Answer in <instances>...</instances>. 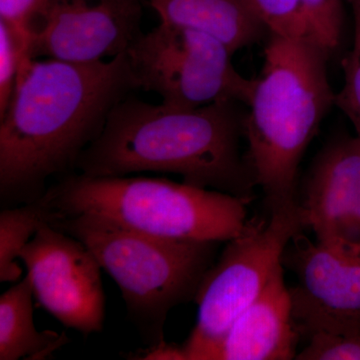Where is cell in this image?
Returning a JSON list of instances; mask_svg holds the SVG:
<instances>
[{
    "instance_id": "6da1fadb",
    "label": "cell",
    "mask_w": 360,
    "mask_h": 360,
    "mask_svg": "<svg viewBox=\"0 0 360 360\" xmlns=\"http://www.w3.org/2000/svg\"><path fill=\"white\" fill-rule=\"evenodd\" d=\"M134 90L127 52L90 63L23 59L0 117L2 200L41 198L46 180L75 168L113 108Z\"/></svg>"
},
{
    "instance_id": "7a4b0ae2",
    "label": "cell",
    "mask_w": 360,
    "mask_h": 360,
    "mask_svg": "<svg viewBox=\"0 0 360 360\" xmlns=\"http://www.w3.org/2000/svg\"><path fill=\"white\" fill-rule=\"evenodd\" d=\"M239 104L224 101L186 110L129 94L111 110L75 168L92 177L174 174L191 186L248 198L255 181L239 151L245 118Z\"/></svg>"
},
{
    "instance_id": "3957f363",
    "label": "cell",
    "mask_w": 360,
    "mask_h": 360,
    "mask_svg": "<svg viewBox=\"0 0 360 360\" xmlns=\"http://www.w3.org/2000/svg\"><path fill=\"white\" fill-rule=\"evenodd\" d=\"M329 54L307 37L269 34L246 105V162L270 208L295 202L298 167L331 106Z\"/></svg>"
},
{
    "instance_id": "277c9868",
    "label": "cell",
    "mask_w": 360,
    "mask_h": 360,
    "mask_svg": "<svg viewBox=\"0 0 360 360\" xmlns=\"http://www.w3.org/2000/svg\"><path fill=\"white\" fill-rule=\"evenodd\" d=\"M44 196L56 217L89 213L162 238L229 241L248 222V198L158 177L70 174Z\"/></svg>"
},
{
    "instance_id": "5b68a950",
    "label": "cell",
    "mask_w": 360,
    "mask_h": 360,
    "mask_svg": "<svg viewBox=\"0 0 360 360\" xmlns=\"http://www.w3.org/2000/svg\"><path fill=\"white\" fill-rule=\"evenodd\" d=\"M51 225L91 251L153 347L165 341L168 312L195 297L219 243L158 238L89 213L58 217Z\"/></svg>"
},
{
    "instance_id": "8992f818",
    "label": "cell",
    "mask_w": 360,
    "mask_h": 360,
    "mask_svg": "<svg viewBox=\"0 0 360 360\" xmlns=\"http://www.w3.org/2000/svg\"><path fill=\"white\" fill-rule=\"evenodd\" d=\"M269 219L248 221L227 241L206 272L194 300L195 326L181 347L184 360H208L227 329L255 302L281 264L286 248L304 229L296 202L270 208Z\"/></svg>"
},
{
    "instance_id": "52a82bcc",
    "label": "cell",
    "mask_w": 360,
    "mask_h": 360,
    "mask_svg": "<svg viewBox=\"0 0 360 360\" xmlns=\"http://www.w3.org/2000/svg\"><path fill=\"white\" fill-rule=\"evenodd\" d=\"M232 54L214 37L162 22L127 51L137 90L186 110L224 101L248 103L253 79L236 70Z\"/></svg>"
},
{
    "instance_id": "ba28073f",
    "label": "cell",
    "mask_w": 360,
    "mask_h": 360,
    "mask_svg": "<svg viewBox=\"0 0 360 360\" xmlns=\"http://www.w3.org/2000/svg\"><path fill=\"white\" fill-rule=\"evenodd\" d=\"M20 259L42 309L85 336L103 331L101 266L82 241L45 224L21 250Z\"/></svg>"
},
{
    "instance_id": "9c48e42d",
    "label": "cell",
    "mask_w": 360,
    "mask_h": 360,
    "mask_svg": "<svg viewBox=\"0 0 360 360\" xmlns=\"http://www.w3.org/2000/svg\"><path fill=\"white\" fill-rule=\"evenodd\" d=\"M143 0H49L28 33L27 58L90 63L127 52Z\"/></svg>"
},
{
    "instance_id": "30bf717a",
    "label": "cell",
    "mask_w": 360,
    "mask_h": 360,
    "mask_svg": "<svg viewBox=\"0 0 360 360\" xmlns=\"http://www.w3.org/2000/svg\"><path fill=\"white\" fill-rule=\"evenodd\" d=\"M283 260L296 277L290 292L300 335L360 331V255L310 240L300 232Z\"/></svg>"
},
{
    "instance_id": "8fae6325",
    "label": "cell",
    "mask_w": 360,
    "mask_h": 360,
    "mask_svg": "<svg viewBox=\"0 0 360 360\" xmlns=\"http://www.w3.org/2000/svg\"><path fill=\"white\" fill-rule=\"evenodd\" d=\"M300 205L315 240L360 255V139H341L315 161Z\"/></svg>"
},
{
    "instance_id": "7c38bea8",
    "label": "cell",
    "mask_w": 360,
    "mask_h": 360,
    "mask_svg": "<svg viewBox=\"0 0 360 360\" xmlns=\"http://www.w3.org/2000/svg\"><path fill=\"white\" fill-rule=\"evenodd\" d=\"M298 336L283 264L257 300L232 322L208 360L295 359Z\"/></svg>"
},
{
    "instance_id": "4fadbf2b",
    "label": "cell",
    "mask_w": 360,
    "mask_h": 360,
    "mask_svg": "<svg viewBox=\"0 0 360 360\" xmlns=\"http://www.w3.org/2000/svg\"><path fill=\"white\" fill-rule=\"evenodd\" d=\"M160 22L214 37L232 53L269 34L245 0H148Z\"/></svg>"
},
{
    "instance_id": "5bb4252c",
    "label": "cell",
    "mask_w": 360,
    "mask_h": 360,
    "mask_svg": "<svg viewBox=\"0 0 360 360\" xmlns=\"http://www.w3.org/2000/svg\"><path fill=\"white\" fill-rule=\"evenodd\" d=\"M27 276L0 296V360H44L70 342L65 333L39 331Z\"/></svg>"
},
{
    "instance_id": "9a60e30c",
    "label": "cell",
    "mask_w": 360,
    "mask_h": 360,
    "mask_svg": "<svg viewBox=\"0 0 360 360\" xmlns=\"http://www.w3.org/2000/svg\"><path fill=\"white\" fill-rule=\"evenodd\" d=\"M56 213L44 195L0 213V281L15 283L22 269L16 259L40 227L52 224Z\"/></svg>"
},
{
    "instance_id": "2e32d148",
    "label": "cell",
    "mask_w": 360,
    "mask_h": 360,
    "mask_svg": "<svg viewBox=\"0 0 360 360\" xmlns=\"http://www.w3.org/2000/svg\"><path fill=\"white\" fill-rule=\"evenodd\" d=\"M307 37L333 53L343 30L342 0H302Z\"/></svg>"
},
{
    "instance_id": "e0dca14e",
    "label": "cell",
    "mask_w": 360,
    "mask_h": 360,
    "mask_svg": "<svg viewBox=\"0 0 360 360\" xmlns=\"http://www.w3.org/2000/svg\"><path fill=\"white\" fill-rule=\"evenodd\" d=\"M269 34L307 37L302 0H245Z\"/></svg>"
},
{
    "instance_id": "ac0fdd59",
    "label": "cell",
    "mask_w": 360,
    "mask_h": 360,
    "mask_svg": "<svg viewBox=\"0 0 360 360\" xmlns=\"http://www.w3.org/2000/svg\"><path fill=\"white\" fill-rule=\"evenodd\" d=\"M345 84L335 94V105L349 118L360 139V20L354 18V39L352 51L342 63Z\"/></svg>"
},
{
    "instance_id": "d6986e66",
    "label": "cell",
    "mask_w": 360,
    "mask_h": 360,
    "mask_svg": "<svg viewBox=\"0 0 360 360\" xmlns=\"http://www.w3.org/2000/svg\"><path fill=\"white\" fill-rule=\"evenodd\" d=\"M25 58V47L15 32L7 23L0 20V117L11 103L21 61Z\"/></svg>"
},
{
    "instance_id": "ffe728a7",
    "label": "cell",
    "mask_w": 360,
    "mask_h": 360,
    "mask_svg": "<svg viewBox=\"0 0 360 360\" xmlns=\"http://www.w3.org/2000/svg\"><path fill=\"white\" fill-rule=\"evenodd\" d=\"M296 354L298 360H360V331L347 333H319Z\"/></svg>"
},
{
    "instance_id": "44dd1931",
    "label": "cell",
    "mask_w": 360,
    "mask_h": 360,
    "mask_svg": "<svg viewBox=\"0 0 360 360\" xmlns=\"http://www.w3.org/2000/svg\"><path fill=\"white\" fill-rule=\"evenodd\" d=\"M49 0H0V20L15 32L27 56L28 33L44 13Z\"/></svg>"
},
{
    "instance_id": "7402d4cb",
    "label": "cell",
    "mask_w": 360,
    "mask_h": 360,
    "mask_svg": "<svg viewBox=\"0 0 360 360\" xmlns=\"http://www.w3.org/2000/svg\"><path fill=\"white\" fill-rule=\"evenodd\" d=\"M352 4L354 11V18L360 20V0H348Z\"/></svg>"
}]
</instances>
